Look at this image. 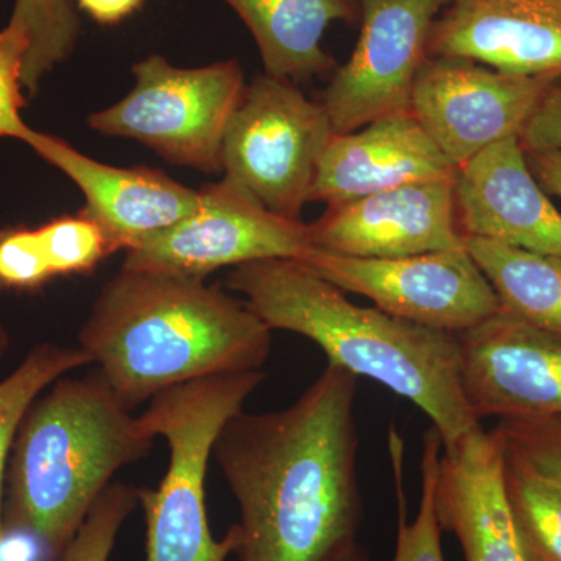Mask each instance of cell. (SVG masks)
Segmentation results:
<instances>
[{
    "instance_id": "obj_1",
    "label": "cell",
    "mask_w": 561,
    "mask_h": 561,
    "mask_svg": "<svg viewBox=\"0 0 561 561\" xmlns=\"http://www.w3.org/2000/svg\"><path fill=\"white\" fill-rule=\"evenodd\" d=\"M357 376L328 364L289 408L239 412L214 445L239 505V561H334L357 541Z\"/></svg>"
},
{
    "instance_id": "obj_2",
    "label": "cell",
    "mask_w": 561,
    "mask_h": 561,
    "mask_svg": "<svg viewBox=\"0 0 561 561\" xmlns=\"http://www.w3.org/2000/svg\"><path fill=\"white\" fill-rule=\"evenodd\" d=\"M79 342L131 411L180 383L262 370L273 343L267 324L219 286L127 268L103 286Z\"/></svg>"
},
{
    "instance_id": "obj_3",
    "label": "cell",
    "mask_w": 561,
    "mask_h": 561,
    "mask_svg": "<svg viewBox=\"0 0 561 561\" xmlns=\"http://www.w3.org/2000/svg\"><path fill=\"white\" fill-rule=\"evenodd\" d=\"M227 283L268 330L300 334L328 364L413 402L430 416L443 449L482 426L461 389L456 335L356 305L300 261L249 262L232 268Z\"/></svg>"
},
{
    "instance_id": "obj_4",
    "label": "cell",
    "mask_w": 561,
    "mask_h": 561,
    "mask_svg": "<svg viewBox=\"0 0 561 561\" xmlns=\"http://www.w3.org/2000/svg\"><path fill=\"white\" fill-rule=\"evenodd\" d=\"M153 442L101 371L58 379L33 402L14 438L5 529L62 556L113 476Z\"/></svg>"
},
{
    "instance_id": "obj_5",
    "label": "cell",
    "mask_w": 561,
    "mask_h": 561,
    "mask_svg": "<svg viewBox=\"0 0 561 561\" xmlns=\"http://www.w3.org/2000/svg\"><path fill=\"white\" fill-rule=\"evenodd\" d=\"M267 373H221L180 383L151 398L140 415L146 430L165 438L168 472L157 490L140 489L147 526L146 561H227L241 546L238 524L224 540L210 534L205 479L217 437L260 389Z\"/></svg>"
},
{
    "instance_id": "obj_6",
    "label": "cell",
    "mask_w": 561,
    "mask_h": 561,
    "mask_svg": "<svg viewBox=\"0 0 561 561\" xmlns=\"http://www.w3.org/2000/svg\"><path fill=\"white\" fill-rule=\"evenodd\" d=\"M133 76L130 94L91 114L92 130L139 140L173 164L221 171L225 135L247 88L239 61L183 69L150 55Z\"/></svg>"
},
{
    "instance_id": "obj_7",
    "label": "cell",
    "mask_w": 561,
    "mask_h": 561,
    "mask_svg": "<svg viewBox=\"0 0 561 561\" xmlns=\"http://www.w3.org/2000/svg\"><path fill=\"white\" fill-rule=\"evenodd\" d=\"M330 116L294 81L264 76L245 88L221 147V171L273 213L301 220L323 151Z\"/></svg>"
},
{
    "instance_id": "obj_8",
    "label": "cell",
    "mask_w": 561,
    "mask_h": 561,
    "mask_svg": "<svg viewBox=\"0 0 561 561\" xmlns=\"http://www.w3.org/2000/svg\"><path fill=\"white\" fill-rule=\"evenodd\" d=\"M312 250L309 225L273 213L225 176L198 191L186 217L125 251L122 268L206 279L249 262L302 261Z\"/></svg>"
},
{
    "instance_id": "obj_9",
    "label": "cell",
    "mask_w": 561,
    "mask_h": 561,
    "mask_svg": "<svg viewBox=\"0 0 561 561\" xmlns=\"http://www.w3.org/2000/svg\"><path fill=\"white\" fill-rule=\"evenodd\" d=\"M300 262L345 294L370 298L390 316L454 335L502 309L465 245L382 260L313 249Z\"/></svg>"
},
{
    "instance_id": "obj_10",
    "label": "cell",
    "mask_w": 561,
    "mask_h": 561,
    "mask_svg": "<svg viewBox=\"0 0 561 561\" xmlns=\"http://www.w3.org/2000/svg\"><path fill=\"white\" fill-rule=\"evenodd\" d=\"M553 80L504 72L468 58L427 57L413 83L409 111L459 169L493 144L518 138Z\"/></svg>"
},
{
    "instance_id": "obj_11",
    "label": "cell",
    "mask_w": 561,
    "mask_h": 561,
    "mask_svg": "<svg viewBox=\"0 0 561 561\" xmlns=\"http://www.w3.org/2000/svg\"><path fill=\"white\" fill-rule=\"evenodd\" d=\"M448 0H359L360 35L321 98L335 135L408 113L427 41Z\"/></svg>"
},
{
    "instance_id": "obj_12",
    "label": "cell",
    "mask_w": 561,
    "mask_h": 561,
    "mask_svg": "<svg viewBox=\"0 0 561 561\" xmlns=\"http://www.w3.org/2000/svg\"><path fill=\"white\" fill-rule=\"evenodd\" d=\"M456 337L461 389L476 419L561 416V339L504 309Z\"/></svg>"
},
{
    "instance_id": "obj_13",
    "label": "cell",
    "mask_w": 561,
    "mask_h": 561,
    "mask_svg": "<svg viewBox=\"0 0 561 561\" xmlns=\"http://www.w3.org/2000/svg\"><path fill=\"white\" fill-rule=\"evenodd\" d=\"M457 173V172H456ZM454 180L419 181L328 206L309 225L313 249L353 257H402L465 245Z\"/></svg>"
},
{
    "instance_id": "obj_14",
    "label": "cell",
    "mask_w": 561,
    "mask_h": 561,
    "mask_svg": "<svg viewBox=\"0 0 561 561\" xmlns=\"http://www.w3.org/2000/svg\"><path fill=\"white\" fill-rule=\"evenodd\" d=\"M454 203L463 239L561 257V213L531 173L518 138L493 144L460 165Z\"/></svg>"
},
{
    "instance_id": "obj_15",
    "label": "cell",
    "mask_w": 561,
    "mask_h": 561,
    "mask_svg": "<svg viewBox=\"0 0 561 561\" xmlns=\"http://www.w3.org/2000/svg\"><path fill=\"white\" fill-rule=\"evenodd\" d=\"M427 57H456L504 72L561 77V0H448Z\"/></svg>"
},
{
    "instance_id": "obj_16",
    "label": "cell",
    "mask_w": 561,
    "mask_h": 561,
    "mask_svg": "<svg viewBox=\"0 0 561 561\" xmlns=\"http://www.w3.org/2000/svg\"><path fill=\"white\" fill-rule=\"evenodd\" d=\"M22 142L60 169L87 198V214L108 234L117 250L131 249L165 230L197 206L198 191L154 169L102 164L51 135L28 130Z\"/></svg>"
},
{
    "instance_id": "obj_17",
    "label": "cell",
    "mask_w": 561,
    "mask_h": 561,
    "mask_svg": "<svg viewBox=\"0 0 561 561\" xmlns=\"http://www.w3.org/2000/svg\"><path fill=\"white\" fill-rule=\"evenodd\" d=\"M435 508L442 530L459 540L465 561H527L505 494L497 427L481 426L443 449Z\"/></svg>"
},
{
    "instance_id": "obj_18",
    "label": "cell",
    "mask_w": 561,
    "mask_h": 561,
    "mask_svg": "<svg viewBox=\"0 0 561 561\" xmlns=\"http://www.w3.org/2000/svg\"><path fill=\"white\" fill-rule=\"evenodd\" d=\"M457 168L408 113L332 135L317 169L311 202L357 201L404 184L449 179Z\"/></svg>"
},
{
    "instance_id": "obj_19",
    "label": "cell",
    "mask_w": 561,
    "mask_h": 561,
    "mask_svg": "<svg viewBox=\"0 0 561 561\" xmlns=\"http://www.w3.org/2000/svg\"><path fill=\"white\" fill-rule=\"evenodd\" d=\"M256 41L265 73L306 80L330 72L334 58L321 46L335 21L360 16L359 0H224Z\"/></svg>"
},
{
    "instance_id": "obj_20",
    "label": "cell",
    "mask_w": 561,
    "mask_h": 561,
    "mask_svg": "<svg viewBox=\"0 0 561 561\" xmlns=\"http://www.w3.org/2000/svg\"><path fill=\"white\" fill-rule=\"evenodd\" d=\"M465 249L504 311L561 339V257L478 238L465 239Z\"/></svg>"
},
{
    "instance_id": "obj_21",
    "label": "cell",
    "mask_w": 561,
    "mask_h": 561,
    "mask_svg": "<svg viewBox=\"0 0 561 561\" xmlns=\"http://www.w3.org/2000/svg\"><path fill=\"white\" fill-rule=\"evenodd\" d=\"M504 486L527 561H561L559 483L504 445Z\"/></svg>"
},
{
    "instance_id": "obj_22",
    "label": "cell",
    "mask_w": 561,
    "mask_h": 561,
    "mask_svg": "<svg viewBox=\"0 0 561 561\" xmlns=\"http://www.w3.org/2000/svg\"><path fill=\"white\" fill-rule=\"evenodd\" d=\"M443 453V442L435 427L423 438L421 457V500L419 513L412 523L405 516L404 443L401 435L390 430V457L393 467L394 491L398 502V535L393 561H445L442 549V527L435 508V486Z\"/></svg>"
},
{
    "instance_id": "obj_23",
    "label": "cell",
    "mask_w": 561,
    "mask_h": 561,
    "mask_svg": "<svg viewBox=\"0 0 561 561\" xmlns=\"http://www.w3.org/2000/svg\"><path fill=\"white\" fill-rule=\"evenodd\" d=\"M88 364H92L91 357L81 348L41 345L25 357L9 378L0 382V548L5 540L2 511L3 476L22 420L47 387L62 378L66 373Z\"/></svg>"
},
{
    "instance_id": "obj_24",
    "label": "cell",
    "mask_w": 561,
    "mask_h": 561,
    "mask_svg": "<svg viewBox=\"0 0 561 561\" xmlns=\"http://www.w3.org/2000/svg\"><path fill=\"white\" fill-rule=\"evenodd\" d=\"M11 16L27 28L31 49L22 70L24 90L35 94L39 81L76 49L80 20L72 0H14Z\"/></svg>"
},
{
    "instance_id": "obj_25",
    "label": "cell",
    "mask_w": 561,
    "mask_h": 561,
    "mask_svg": "<svg viewBox=\"0 0 561 561\" xmlns=\"http://www.w3.org/2000/svg\"><path fill=\"white\" fill-rule=\"evenodd\" d=\"M36 231L54 276L88 275L117 251L101 225L83 213L51 220Z\"/></svg>"
},
{
    "instance_id": "obj_26",
    "label": "cell",
    "mask_w": 561,
    "mask_h": 561,
    "mask_svg": "<svg viewBox=\"0 0 561 561\" xmlns=\"http://www.w3.org/2000/svg\"><path fill=\"white\" fill-rule=\"evenodd\" d=\"M139 491L127 483H110L69 542L62 561H110L122 526L140 502Z\"/></svg>"
},
{
    "instance_id": "obj_27",
    "label": "cell",
    "mask_w": 561,
    "mask_h": 561,
    "mask_svg": "<svg viewBox=\"0 0 561 561\" xmlns=\"http://www.w3.org/2000/svg\"><path fill=\"white\" fill-rule=\"evenodd\" d=\"M31 49L27 28L11 16L5 28L0 31V138L24 140L31 127L21 116L25 105L22 70Z\"/></svg>"
},
{
    "instance_id": "obj_28",
    "label": "cell",
    "mask_w": 561,
    "mask_h": 561,
    "mask_svg": "<svg viewBox=\"0 0 561 561\" xmlns=\"http://www.w3.org/2000/svg\"><path fill=\"white\" fill-rule=\"evenodd\" d=\"M505 448L561 486V416L497 423Z\"/></svg>"
},
{
    "instance_id": "obj_29",
    "label": "cell",
    "mask_w": 561,
    "mask_h": 561,
    "mask_svg": "<svg viewBox=\"0 0 561 561\" xmlns=\"http://www.w3.org/2000/svg\"><path fill=\"white\" fill-rule=\"evenodd\" d=\"M54 278L38 231L9 228L0 231V290H33Z\"/></svg>"
},
{
    "instance_id": "obj_30",
    "label": "cell",
    "mask_w": 561,
    "mask_h": 561,
    "mask_svg": "<svg viewBox=\"0 0 561 561\" xmlns=\"http://www.w3.org/2000/svg\"><path fill=\"white\" fill-rule=\"evenodd\" d=\"M518 139L526 153L561 151V77L545 92Z\"/></svg>"
},
{
    "instance_id": "obj_31",
    "label": "cell",
    "mask_w": 561,
    "mask_h": 561,
    "mask_svg": "<svg viewBox=\"0 0 561 561\" xmlns=\"http://www.w3.org/2000/svg\"><path fill=\"white\" fill-rule=\"evenodd\" d=\"M526 158L542 190L561 198V151H530Z\"/></svg>"
},
{
    "instance_id": "obj_32",
    "label": "cell",
    "mask_w": 561,
    "mask_h": 561,
    "mask_svg": "<svg viewBox=\"0 0 561 561\" xmlns=\"http://www.w3.org/2000/svg\"><path fill=\"white\" fill-rule=\"evenodd\" d=\"M146 0H77L81 10L103 25L119 24L144 5Z\"/></svg>"
},
{
    "instance_id": "obj_33",
    "label": "cell",
    "mask_w": 561,
    "mask_h": 561,
    "mask_svg": "<svg viewBox=\"0 0 561 561\" xmlns=\"http://www.w3.org/2000/svg\"><path fill=\"white\" fill-rule=\"evenodd\" d=\"M334 561H371V559L370 556H368L367 549H365L359 541H356Z\"/></svg>"
},
{
    "instance_id": "obj_34",
    "label": "cell",
    "mask_w": 561,
    "mask_h": 561,
    "mask_svg": "<svg viewBox=\"0 0 561 561\" xmlns=\"http://www.w3.org/2000/svg\"><path fill=\"white\" fill-rule=\"evenodd\" d=\"M7 343H9V339H7L5 332L0 330V356H2L3 351H5Z\"/></svg>"
}]
</instances>
